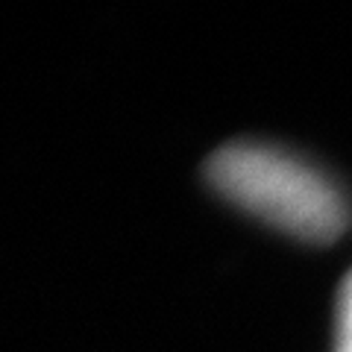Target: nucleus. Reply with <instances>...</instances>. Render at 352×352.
Returning a JSON list of instances; mask_svg holds the SVG:
<instances>
[{
	"mask_svg": "<svg viewBox=\"0 0 352 352\" xmlns=\"http://www.w3.org/2000/svg\"><path fill=\"white\" fill-rule=\"evenodd\" d=\"M206 170L220 197L294 238L329 244L349 226L344 191L288 150L241 141L217 150Z\"/></svg>",
	"mask_w": 352,
	"mask_h": 352,
	"instance_id": "f257e3e1",
	"label": "nucleus"
},
{
	"mask_svg": "<svg viewBox=\"0 0 352 352\" xmlns=\"http://www.w3.org/2000/svg\"><path fill=\"white\" fill-rule=\"evenodd\" d=\"M335 352H352V273L344 282L338 302V346Z\"/></svg>",
	"mask_w": 352,
	"mask_h": 352,
	"instance_id": "f03ea898",
	"label": "nucleus"
}]
</instances>
